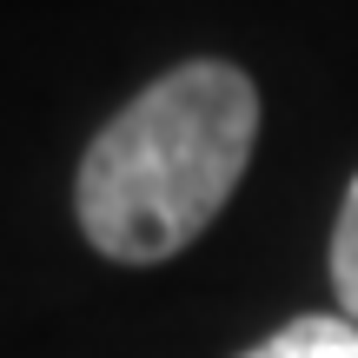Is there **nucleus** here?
<instances>
[{"label":"nucleus","mask_w":358,"mask_h":358,"mask_svg":"<svg viewBox=\"0 0 358 358\" xmlns=\"http://www.w3.org/2000/svg\"><path fill=\"white\" fill-rule=\"evenodd\" d=\"M252 140L259 87L226 60H186L100 127L80 159L73 213L106 259L159 266L219 219Z\"/></svg>","instance_id":"obj_1"},{"label":"nucleus","mask_w":358,"mask_h":358,"mask_svg":"<svg viewBox=\"0 0 358 358\" xmlns=\"http://www.w3.org/2000/svg\"><path fill=\"white\" fill-rule=\"evenodd\" d=\"M239 358H358V319H292L285 332H272L266 345L239 352Z\"/></svg>","instance_id":"obj_2"},{"label":"nucleus","mask_w":358,"mask_h":358,"mask_svg":"<svg viewBox=\"0 0 358 358\" xmlns=\"http://www.w3.org/2000/svg\"><path fill=\"white\" fill-rule=\"evenodd\" d=\"M332 285L345 299V319H358V179L338 206V226H332Z\"/></svg>","instance_id":"obj_3"}]
</instances>
